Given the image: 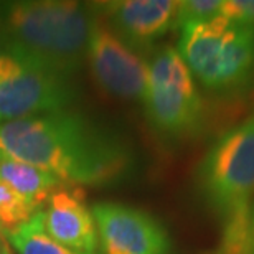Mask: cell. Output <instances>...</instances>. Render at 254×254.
<instances>
[{"label":"cell","instance_id":"obj_6","mask_svg":"<svg viewBox=\"0 0 254 254\" xmlns=\"http://www.w3.org/2000/svg\"><path fill=\"white\" fill-rule=\"evenodd\" d=\"M144 106L147 118L160 132L189 135L198 130L203 114L201 98L179 50L162 48L152 60Z\"/></svg>","mask_w":254,"mask_h":254},{"label":"cell","instance_id":"obj_5","mask_svg":"<svg viewBox=\"0 0 254 254\" xmlns=\"http://www.w3.org/2000/svg\"><path fill=\"white\" fill-rule=\"evenodd\" d=\"M203 198L221 215L250 205L254 193V116L215 140L198 167Z\"/></svg>","mask_w":254,"mask_h":254},{"label":"cell","instance_id":"obj_18","mask_svg":"<svg viewBox=\"0 0 254 254\" xmlns=\"http://www.w3.org/2000/svg\"><path fill=\"white\" fill-rule=\"evenodd\" d=\"M5 245H8L7 240H5V236H3V233L0 231V248H3Z\"/></svg>","mask_w":254,"mask_h":254},{"label":"cell","instance_id":"obj_9","mask_svg":"<svg viewBox=\"0 0 254 254\" xmlns=\"http://www.w3.org/2000/svg\"><path fill=\"white\" fill-rule=\"evenodd\" d=\"M43 211L45 230L60 245L76 254H101L99 235L93 211L79 191L58 190Z\"/></svg>","mask_w":254,"mask_h":254},{"label":"cell","instance_id":"obj_14","mask_svg":"<svg viewBox=\"0 0 254 254\" xmlns=\"http://www.w3.org/2000/svg\"><path fill=\"white\" fill-rule=\"evenodd\" d=\"M37 211L40 210L18 195L8 184L0 180V231L5 236L27 225Z\"/></svg>","mask_w":254,"mask_h":254},{"label":"cell","instance_id":"obj_1","mask_svg":"<svg viewBox=\"0 0 254 254\" xmlns=\"http://www.w3.org/2000/svg\"><path fill=\"white\" fill-rule=\"evenodd\" d=\"M0 154L68 184H108L119 179L130 164L118 139L68 111L0 126Z\"/></svg>","mask_w":254,"mask_h":254},{"label":"cell","instance_id":"obj_10","mask_svg":"<svg viewBox=\"0 0 254 254\" xmlns=\"http://www.w3.org/2000/svg\"><path fill=\"white\" fill-rule=\"evenodd\" d=\"M104 8L124 42L147 45L175 27L179 2L126 0V2L106 3Z\"/></svg>","mask_w":254,"mask_h":254},{"label":"cell","instance_id":"obj_19","mask_svg":"<svg viewBox=\"0 0 254 254\" xmlns=\"http://www.w3.org/2000/svg\"><path fill=\"white\" fill-rule=\"evenodd\" d=\"M2 55H5V48H3V42H2V38H0V57Z\"/></svg>","mask_w":254,"mask_h":254},{"label":"cell","instance_id":"obj_13","mask_svg":"<svg viewBox=\"0 0 254 254\" xmlns=\"http://www.w3.org/2000/svg\"><path fill=\"white\" fill-rule=\"evenodd\" d=\"M7 238L18 254H76L48 235V231L45 230L42 210L35 213V216L27 225Z\"/></svg>","mask_w":254,"mask_h":254},{"label":"cell","instance_id":"obj_20","mask_svg":"<svg viewBox=\"0 0 254 254\" xmlns=\"http://www.w3.org/2000/svg\"><path fill=\"white\" fill-rule=\"evenodd\" d=\"M8 248H10V245H5L3 248H0V254H3L5 251H7V250H8Z\"/></svg>","mask_w":254,"mask_h":254},{"label":"cell","instance_id":"obj_4","mask_svg":"<svg viewBox=\"0 0 254 254\" xmlns=\"http://www.w3.org/2000/svg\"><path fill=\"white\" fill-rule=\"evenodd\" d=\"M68 73L20 50L0 57V118L23 119L66 111L74 98Z\"/></svg>","mask_w":254,"mask_h":254},{"label":"cell","instance_id":"obj_15","mask_svg":"<svg viewBox=\"0 0 254 254\" xmlns=\"http://www.w3.org/2000/svg\"><path fill=\"white\" fill-rule=\"evenodd\" d=\"M220 0H187L179 2L175 17V27L184 28L190 23H201L220 15Z\"/></svg>","mask_w":254,"mask_h":254},{"label":"cell","instance_id":"obj_8","mask_svg":"<svg viewBox=\"0 0 254 254\" xmlns=\"http://www.w3.org/2000/svg\"><path fill=\"white\" fill-rule=\"evenodd\" d=\"M101 250L104 254H169L165 228L149 213L119 203L93 206Z\"/></svg>","mask_w":254,"mask_h":254},{"label":"cell","instance_id":"obj_11","mask_svg":"<svg viewBox=\"0 0 254 254\" xmlns=\"http://www.w3.org/2000/svg\"><path fill=\"white\" fill-rule=\"evenodd\" d=\"M0 180L37 208L50 200L60 180L50 172L0 154Z\"/></svg>","mask_w":254,"mask_h":254},{"label":"cell","instance_id":"obj_16","mask_svg":"<svg viewBox=\"0 0 254 254\" xmlns=\"http://www.w3.org/2000/svg\"><path fill=\"white\" fill-rule=\"evenodd\" d=\"M220 17L235 23L254 25V0H225L221 2Z\"/></svg>","mask_w":254,"mask_h":254},{"label":"cell","instance_id":"obj_12","mask_svg":"<svg viewBox=\"0 0 254 254\" xmlns=\"http://www.w3.org/2000/svg\"><path fill=\"white\" fill-rule=\"evenodd\" d=\"M211 254H254L251 236V205L238 206L223 215L221 240Z\"/></svg>","mask_w":254,"mask_h":254},{"label":"cell","instance_id":"obj_21","mask_svg":"<svg viewBox=\"0 0 254 254\" xmlns=\"http://www.w3.org/2000/svg\"><path fill=\"white\" fill-rule=\"evenodd\" d=\"M3 254H12V250H10V248H8V250H7V251H5Z\"/></svg>","mask_w":254,"mask_h":254},{"label":"cell","instance_id":"obj_17","mask_svg":"<svg viewBox=\"0 0 254 254\" xmlns=\"http://www.w3.org/2000/svg\"><path fill=\"white\" fill-rule=\"evenodd\" d=\"M251 236H253V251H254V206H251Z\"/></svg>","mask_w":254,"mask_h":254},{"label":"cell","instance_id":"obj_3","mask_svg":"<svg viewBox=\"0 0 254 254\" xmlns=\"http://www.w3.org/2000/svg\"><path fill=\"white\" fill-rule=\"evenodd\" d=\"M179 53L206 91L228 94L248 84L254 66V25L223 17L182 28Z\"/></svg>","mask_w":254,"mask_h":254},{"label":"cell","instance_id":"obj_7","mask_svg":"<svg viewBox=\"0 0 254 254\" xmlns=\"http://www.w3.org/2000/svg\"><path fill=\"white\" fill-rule=\"evenodd\" d=\"M88 58L94 79L104 91L121 99L144 101L149 64L101 22H96L91 33Z\"/></svg>","mask_w":254,"mask_h":254},{"label":"cell","instance_id":"obj_2","mask_svg":"<svg viewBox=\"0 0 254 254\" xmlns=\"http://www.w3.org/2000/svg\"><path fill=\"white\" fill-rule=\"evenodd\" d=\"M96 20L79 2H15L5 8L0 38L5 53L20 50L68 74L79 69Z\"/></svg>","mask_w":254,"mask_h":254}]
</instances>
